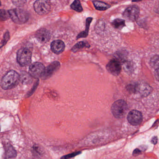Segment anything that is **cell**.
I'll use <instances>...</instances> for the list:
<instances>
[{"label":"cell","mask_w":159,"mask_h":159,"mask_svg":"<svg viewBox=\"0 0 159 159\" xmlns=\"http://www.w3.org/2000/svg\"><path fill=\"white\" fill-rule=\"evenodd\" d=\"M20 75L16 71H10L2 78L1 86L4 90L14 88L20 82Z\"/></svg>","instance_id":"cell-1"},{"label":"cell","mask_w":159,"mask_h":159,"mask_svg":"<svg viewBox=\"0 0 159 159\" xmlns=\"http://www.w3.org/2000/svg\"><path fill=\"white\" fill-rule=\"evenodd\" d=\"M10 17L15 23L22 24L26 23L29 18L28 12L20 8L10 9L8 11Z\"/></svg>","instance_id":"cell-2"},{"label":"cell","mask_w":159,"mask_h":159,"mask_svg":"<svg viewBox=\"0 0 159 159\" xmlns=\"http://www.w3.org/2000/svg\"><path fill=\"white\" fill-rule=\"evenodd\" d=\"M128 108V105L125 101L118 100L112 105L111 112L113 115L116 118H122L126 115Z\"/></svg>","instance_id":"cell-3"},{"label":"cell","mask_w":159,"mask_h":159,"mask_svg":"<svg viewBox=\"0 0 159 159\" xmlns=\"http://www.w3.org/2000/svg\"><path fill=\"white\" fill-rule=\"evenodd\" d=\"M32 53L30 49L22 48L18 51L17 60L18 63L21 66L29 65L31 62Z\"/></svg>","instance_id":"cell-4"},{"label":"cell","mask_w":159,"mask_h":159,"mask_svg":"<svg viewBox=\"0 0 159 159\" xmlns=\"http://www.w3.org/2000/svg\"><path fill=\"white\" fill-rule=\"evenodd\" d=\"M35 12L40 15L48 14L51 10V2L47 0H38L34 4Z\"/></svg>","instance_id":"cell-5"},{"label":"cell","mask_w":159,"mask_h":159,"mask_svg":"<svg viewBox=\"0 0 159 159\" xmlns=\"http://www.w3.org/2000/svg\"><path fill=\"white\" fill-rule=\"evenodd\" d=\"M128 89L133 92H138L142 96H146L151 92L152 88L146 83H139L129 86Z\"/></svg>","instance_id":"cell-6"},{"label":"cell","mask_w":159,"mask_h":159,"mask_svg":"<svg viewBox=\"0 0 159 159\" xmlns=\"http://www.w3.org/2000/svg\"><path fill=\"white\" fill-rule=\"evenodd\" d=\"M45 72V68L44 65L41 63H34L29 68V73L34 78H38L43 77Z\"/></svg>","instance_id":"cell-7"},{"label":"cell","mask_w":159,"mask_h":159,"mask_svg":"<svg viewBox=\"0 0 159 159\" xmlns=\"http://www.w3.org/2000/svg\"><path fill=\"white\" fill-rule=\"evenodd\" d=\"M142 113L137 110H132L128 114V120L129 123L134 126L140 125L143 121Z\"/></svg>","instance_id":"cell-8"},{"label":"cell","mask_w":159,"mask_h":159,"mask_svg":"<svg viewBox=\"0 0 159 159\" xmlns=\"http://www.w3.org/2000/svg\"><path fill=\"white\" fill-rule=\"evenodd\" d=\"M140 10L137 7L135 6L128 7L123 13V16L131 21L136 20L139 16Z\"/></svg>","instance_id":"cell-9"},{"label":"cell","mask_w":159,"mask_h":159,"mask_svg":"<svg viewBox=\"0 0 159 159\" xmlns=\"http://www.w3.org/2000/svg\"><path fill=\"white\" fill-rule=\"evenodd\" d=\"M106 68L108 72L114 76H117L120 73L121 67L120 63L118 60L112 59L107 63Z\"/></svg>","instance_id":"cell-10"},{"label":"cell","mask_w":159,"mask_h":159,"mask_svg":"<svg viewBox=\"0 0 159 159\" xmlns=\"http://www.w3.org/2000/svg\"><path fill=\"white\" fill-rule=\"evenodd\" d=\"M35 37L41 43H46L50 39L51 35L50 32L45 29H41L38 30L35 34Z\"/></svg>","instance_id":"cell-11"},{"label":"cell","mask_w":159,"mask_h":159,"mask_svg":"<svg viewBox=\"0 0 159 159\" xmlns=\"http://www.w3.org/2000/svg\"><path fill=\"white\" fill-rule=\"evenodd\" d=\"M60 67V63L59 62L55 61L52 63L47 67L46 69H45L44 74L42 77L45 79L49 78L55 72H57L59 69Z\"/></svg>","instance_id":"cell-12"},{"label":"cell","mask_w":159,"mask_h":159,"mask_svg":"<svg viewBox=\"0 0 159 159\" xmlns=\"http://www.w3.org/2000/svg\"><path fill=\"white\" fill-rule=\"evenodd\" d=\"M65 44L61 40H57L53 41L51 44V49L55 54L62 53L65 49Z\"/></svg>","instance_id":"cell-13"},{"label":"cell","mask_w":159,"mask_h":159,"mask_svg":"<svg viewBox=\"0 0 159 159\" xmlns=\"http://www.w3.org/2000/svg\"><path fill=\"white\" fill-rule=\"evenodd\" d=\"M32 78V77L30 73L24 71L21 72L20 75V81L24 85L31 84L33 81Z\"/></svg>","instance_id":"cell-14"},{"label":"cell","mask_w":159,"mask_h":159,"mask_svg":"<svg viewBox=\"0 0 159 159\" xmlns=\"http://www.w3.org/2000/svg\"><path fill=\"white\" fill-rule=\"evenodd\" d=\"M93 5L97 10L100 11H104V10H107L110 7L109 5L107 4L106 3L104 2H101V1H93Z\"/></svg>","instance_id":"cell-15"},{"label":"cell","mask_w":159,"mask_h":159,"mask_svg":"<svg viewBox=\"0 0 159 159\" xmlns=\"http://www.w3.org/2000/svg\"><path fill=\"white\" fill-rule=\"evenodd\" d=\"M92 18L89 17L86 19V29L84 31L81 32V33L78 35L77 36V39H79L80 38H83V37H86L88 36L89 34V26L90 25L91 22L92 21Z\"/></svg>","instance_id":"cell-16"},{"label":"cell","mask_w":159,"mask_h":159,"mask_svg":"<svg viewBox=\"0 0 159 159\" xmlns=\"http://www.w3.org/2000/svg\"><path fill=\"white\" fill-rule=\"evenodd\" d=\"M89 45L88 43L86 42H80L77 43L72 48V51L73 52H75L78 51L80 49L83 48L89 47Z\"/></svg>","instance_id":"cell-17"},{"label":"cell","mask_w":159,"mask_h":159,"mask_svg":"<svg viewBox=\"0 0 159 159\" xmlns=\"http://www.w3.org/2000/svg\"><path fill=\"white\" fill-rule=\"evenodd\" d=\"M112 25L116 29H121L125 26V21L120 19H116L112 22Z\"/></svg>","instance_id":"cell-18"},{"label":"cell","mask_w":159,"mask_h":159,"mask_svg":"<svg viewBox=\"0 0 159 159\" xmlns=\"http://www.w3.org/2000/svg\"><path fill=\"white\" fill-rule=\"evenodd\" d=\"M150 64L152 67L157 69H159V56L156 55L154 56L150 60Z\"/></svg>","instance_id":"cell-19"},{"label":"cell","mask_w":159,"mask_h":159,"mask_svg":"<svg viewBox=\"0 0 159 159\" xmlns=\"http://www.w3.org/2000/svg\"><path fill=\"white\" fill-rule=\"evenodd\" d=\"M71 7L72 8L73 10L77 11L78 12H82L83 10L82 6H81V4L79 1H74L73 2L71 5Z\"/></svg>","instance_id":"cell-20"},{"label":"cell","mask_w":159,"mask_h":159,"mask_svg":"<svg viewBox=\"0 0 159 159\" xmlns=\"http://www.w3.org/2000/svg\"><path fill=\"white\" fill-rule=\"evenodd\" d=\"M10 17L8 12L4 9H0V21L7 20Z\"/></svg>","instance_id":"cell-21"},{"label":"cell","mask_w":159,"mask_h":159,"mask_svg":"<svg viewBox=\"0 0 159 159\" xmlns=\"http://www.w3.org/2000/svg\"><path fill=\"white\" fill-rule=\"evenodd\" d=\"M7 156L8 157L14 158L16 156V153L11 146L7 147Z\"/></svg>","instance_id":"cell-22"},{"label":"cell","mask_w":159,"mask_h":159,"mask_svg":"<svg viewBox=\"0 0 159 159\" xmlns=\"http://www.w3.org/2000/svg\"><path fill=\"white\" fill-rule=\"evenodd\" d=\"M9 38H10V35H9V32H8V31H7L5 33L4 35L3 40L2 42V46H1V47L5 45V44L7 43V41L9 40Z\"/></svg>","instance_id":"cell-23"},{"label":"cell","mask_w":159,"mask_h":159,"mask_svg":"<svg viewBox=\"0 0 159 159\" xmlns=\"http://www.w3.org/2000/svg\"><path fill=\"white\" fill-rule=\"evenodd\" d=\"M80 154V152H78L72 153V154H69V155L62 157L61 159H70L74 157H75L77 156V155H79Z\"/></svg>","instance_id":"cell-24"},{"label":"cell","mask_w":159,"mask_h":159,"mask_svg":"<svg viewBox=\"0 0 159 159\" xmlns=\"http://www.w3.org/2000/svg\"><path fill=\"white\" fill-rule=\"evenodd\" d=\"M14 5L18 7H21L26 2L25 1H12Z\"/></svg>","instance_id":"cell-25"},{"label":"cell","mask_w":159,"mask_h":159,"mask_svg":"<svg viewBox=\"0 0 159 159\" xmlns=\"http://www.w3.org/2000/svg\"><path fill=\"white\" fill-rule=\"evenodd\" d=\"M155 77L157 80L159 81V69L156 70V72H155Z\"/></svg>","instance_id":"cell-26"},{"label":"cell","mask_w":159,"mask_h":159,"mask_svg":"<svg viewBox=\"0 0 159 159\" xmlns=\"http://www.w3.org/2000/svg\"><path fill=\"white\" fill-rule=\"evenodd\" d=\"M158 142V138L157 136H155V137H153L152 139V143H153L154 144H157Z\"/></svg>","instance_id":"cell-27"},{"label":"cell","mask_w":159,"mask_h":159,"mask_svg":"<svg viewBox=\"0 0 159 159\" xmlns=\"http://www.w3.org/2000/svg\"><path fill=\"white\" fill-rule=\"evenodd\" d=\"M1 6V1H0V6Z\"/></svg>","instance_id":"cell-28"},{"label":"cell","mask_w":159,"mask_h":159,"mask_svg":"<svg viewBox=\"0 0 159 159\" xmlns=\"http://www.w3.org/2000/svg\"><path fill=\"white\" fill-rule=\"evenodd\" d=\"M0 131H1V127H0Z\"/></svg>","instance_id":"cell-29"}]
</instances>
